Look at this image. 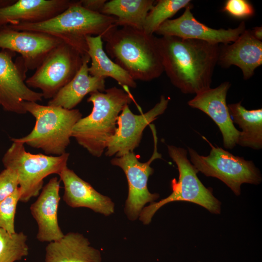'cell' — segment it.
Wrapping results in <instances>:
<instances>
[{"label": "cell", "mask_w": 262, "mask_h": 262, "mask_svg": "<svg viewBox=\"0 0 262 262\" xmlns=\"http://www.w3.org/2000/svg\"><path fill=\"white\" fill-rule=\"evenodd\" d=\"M158 41L164 72L173 85L184 94L211 88L219 44L172 36L158 37Z\"/></svg>", "instance_id": "1"}, {"label": "cell", "mask_w": 262, "mask_h": 262, "mask_svg": "<svg viewBox=\"0 0 262 262\" xmlns=\"http://www.w3.org/2000/svg\"><path fill=\"white\" fill-rule=\"evenodd\" d=\"M106 53L134 80L150 81L164 72L158 37L125 26L102 37Z\"/></svg>", "instance_id": "2"}, {"label": "cell", "mask_w": 262, "mask_h": 262, "mask_svg": "<svg viewBox=\"0 0 262 262\" xmlns=\"http://www.w3.org/2000/svg\"><path fill=\"white\" fill-rule=\"evenodd\" d=\"M133 100L129 91L116 87L90 94L87 101L93 104L92 112L76 123L72 137L90 154L100 157L115 133L120 113Z\"/></svg>", "instance_id": "3"}, {"label": "cell", "mask_w": 262, "mask_h": 262, "mask_svg": "<svg viewBox=\"0 0 262 262\" xmlns=\"http://www.w3.org/2000/svg\"><path fill=\"white\" fill-rule=\"evenodd\" d=\"M115 16L90 11L80 0L75 1L55 16L38 23H20L8 25L17 31L46 33L61 38L83 54H87L86 37H102L117 28Z\"/></svg>", "instance_id": "4"}, {"label": "cell", "mask_w": 262, "mask_h": 262, "mask_svg": "<svg viewBox=\"0 0 262 262\" xmlns=\"http://www.w3.org/2000/svg\"><path fill=\"white\" fill-rule=\"evenodd\" d=\"M23 106L27 113L35 118L34 127L27 135L12 138L11 140L41 149L48 155L60 156L65 153L73 127L82 118L80 110L32 101H24Z\"/></svg>", "instance_id": "5"}, {"label": "cell", "mask_w": 262, "mask_h": 262, "mask_svg": "<svg viewBox=\"0 0 262 262\" xmlns=\"http://www.w3.org/2000/svg\"><path fill=\"white\" fill-rule=\"evenodd\" d=\"M170 157L176 164L179 180L173 179L171 182L172 192L167 197L159 202H153L142 210L139 220L144 224H149L156 212L168 203L181 201L198 204L213 213L221 212V202L213 195L212 191L206 188L198 179V172L188 159L187 150L173 145H168Z\"/></svg>", "instance_id": "6"}, {"label": "cell", "mask_w": 262, "mask_h": 262, "mask_svg": "<svg viewBox=\"0 0 262 262\" xmlns=\"http://www.w3.org/2000/svg\"><path fill=\"white\" fill-rule=\"evenodd\" d=\"M12 142L2 162L5 168L11 169L17 174L19 201L27 202L39 195L45 178L53 174L59 175L67 166L69 154L66 152L60 156L33 154L26 150L24 144Z\"/></svg>", "instance_id": "7"}, {"label": "cell", "mask_w": 262, "mask_h": 262, "mask_svg": "<svg viewBox=\"0 0 262 262\" xmlns=\"http://www.w3.org/2000/svg\"><path fill=\"white\" fill-rule=\"evenodd\" d=\"M203 138L211 147L208 155H201L194 149L188 147L190 161L198 172L207 177L218 179L236 196L241 194L242 184L261 183L262 180L261 172L252 161L215 147L206 138L203 136Z\"/></svg>", "instance_id": "8"}, {"label": "cell", "mask_w": 262, "mask_h": 262, "mask_svg": "<svg viewBox=\"0 0 262 262\" xmlns=\"http://www.w3.org/2000/svg\"><path fill=\"white\" fill-rule=\"evenodd\" d=\"M87 54L64 41L48 54L25 83L30 88L40 89L43 98L50 99L73 79Z\"/></svg>", "instance_id": "9"}, {"label": "cell", "mask_w": 262, "mask_h": 262, "mask_svg": "<svg viewBox=\"0 0 262 262\" xmlns=\"http://www.w3.org/2000/svg\"><path fill=\"white\" fill-rule=\"evenodd\" d=\"M149 126L152 133L154 149L148 161L140 162L133 152L115 157L111 160V164L120 167L126 176L129 191L125 212L131 221L137 219L147 203L154 202L159 197L157 193H151L147 188L148 178L154 172L151 164L155 160L162 158L161 154L157 150L158 137L155 127L152 124Z\"/></svg>", "instance_id": "10"}, {"label": "cell", "mask_w": 262, "mask_h": 262, "mask_svg": "<svg viewBox=\"0 0 262 262\" xmlns=\"http://www.w3.org/2000/svg\"><path fill=\"white\" fill-rule=\"evenodd\" d=\"M64 41L49 34L17 31L8 25L0 28V48L21 55L16 64L26 72L36 69L48 54Z\"/></svg>", "instance_id": "11"}, {"label": "cell", "mask_w": 262, "mask_h": 262, "mask_svg": "<svg viewBox=\"0 0 262 262\" xmlns=\"http://www.w3.org/2000/svg\"><path fill=\"white\" fill-rule=\"evenodd\" d=\"M169 100V98L162 95L152 109L140 115L134 114L129 105L125 106L117 118L115 133L108 142L105 155L119 157L133 152L139 146L144 129L164 113Z\"/></svg>", "instance_id": "12"}, {"label": "cell", "mask_w": 262, "mask_h": 262, "mask_svg": "<svg viewBox=\"0 0 262 262\" xmlns=\"http://www.w3.org/2000/svg\"><path fill=\"white\" fill-rule=\"evenodd\" d=\"M15 55L7 49L0 51V106L5 111L22 115L27 113L24 101H41L43 96L26 85V73L13 61Z\"/></svg>", "instance_id": "13"}, {"label": "cell", "mask_w": 262, "mask_h": 262, "mask_svg": "<svg viewBox=\"0 0 262 262\" xmlns=\"http://www.w3.org/2000/svg\"><path fill=\"white\" fill-rule=\"evenodd\" d=\"M192 7L193 5L190 4L180 16L165 21L155 33L162 36H172L202 40L214 44H228L235 41L246 29L244 21L233 29L210 28L195 18L191 12Z\"/></svg>", "instance_id": "14"}, {"label": "cell", "mask_w": 262, "mask_h": 262, "mask_svg": "<svg viewBox=\"0 0 262 262\" xmlns=\"http://www.w3.org/2000/svg\"><path fill=\"white\" fill-rule=\"evenodd\" d=\"M230 85L229 82H225L215 88H209L196 94L187 103L190 107L205 113L214 122L227 149H232L236 146L240 133L234 125L226 102Z\"/></svg>", "instance_id": "15"}, {"label": "cell", "mask_w": 262, "mask_h": 262, "mask_svg": "<svg viewBox=\"0 0 262 262\" xmlns=\"http://www.w3.org/2000/svg\"><path fill=\"white\" fill-rule=\"evenodd\" d=\"M59 190L58 178L50 179L30 207L31 214L38 225L36 238L40 242L49 243L59 240L64 235L58 221Z\"/></svg>", "instance_id": "16"}, {"label": "cell", "mask_w": 262, "mask_h": 262, "mask_svg": "<svg viewBox=\"0 0 262 262\" xmlns=\"http://www.w3.org/2000/svg\"><path fill=\"white\" fill-rule=\"evenodd\" d=\"M58 175L64 184L63 198L68 206L87 208L105 216L114 213L115 204L110 197L98 193L67 166Z\"/></svg>", "instance_id": "17"}, {"label": "cell", "mask_w": 262, "mask_h": 262, "mask_svg": "<svg viewBox=\"0 0 262 262\" xmlns=\"http://www.w3.org/2000/svg\"><path fill=\"white\" fill-rule=\"evenodd\" d=\"M74 0H18L0 7V28L20 23H38L49 19L68 8Z\"/></svg>", "instance_id": "18"}, {"label": "cell", "mask_w": 262, "mask_h": 262, "mask_svg": "<svg viewBox=\"0 0 262 262\" xmlns=\"http://www.w3.org/2000/svg\"><path fill=\"white\" fill-rule=\"evenodd\" d=\"M218 64L225 68L237 66L244 79H249L262 65V41L256 39L250 30L246 29L232 44L220 47Z\"/></svg>", "instance_id": "19"}, {"label": "cell", "mask_w": 262, "mask_h": 262, "mask_svg": "<svg viewBox=\"0 0 262 262\" xmlns=\"http://www.w3.org/2000/svg\"><path fill=\"white\" fill-rule=\"evenodd\" d=\"M44 262H101L100 251L91 246L88 239L78 232H68L49 242Z\"/></svg>", "instance_id": "20"}, {"label": "cell", "mask_w": 262, "mask_h": 262, "mask_svg": "<svg viewBox=\"0 0 262 262\" xmlns=\"http://www.w3.org/2000/svg\"><path fill=\"white\" fill-rule=\"evenodd\" d=\"M90 57L83 59L82 65L73 79L51 99L48 105L73 109L88 94L105 90V79L90 75L88 71Z\"/></svg>", "instance_id": "21"}, {"label": "cell", "mask_w": 262, "mask_h": 262, "mask_svg": "<svg viewBox=\"0 0 262 262\" xmlns=\"http://www.w3.org/2000/svg\"><path fill=\"white\" fill-rule=\"evenodd\" d=\"M85 39L87 54L91 61V66L88 67L90 75L104 79L111 77L117 81L126 91H129V87H136L135 80L105 52L101 35H88Z\"/></svg>", "instance_id": "22"}, {"label": "cell", "mask_w": 262, "mask_h": 262, "mask_svg": "<svg viewBox=\"0 0 262 262\" xmlns=\"http://www.w3.org/2000/svg\"><path fill=\"white\" fill-rule=\"evenodd\" d=\"M233 123L241 129L237 145L255 150L262 148V109L247 110L238 103L228 104Z\"/></svg>", "instance_id": "23"}, {"label": "cell", "mask_w": 262, "mask_h": 262, "mask_svg": "<svg viewBox=\"0 0 262 262\" xmlns=\"http://www.w3.org/2000/svg\"><path fill=\"white\" fill-rule=\"evenodd\" d=\"M153 0H112L106 1L101 14L116 17L117 26L143 31L146 18L154 6Z\"/></svg>", "instance_id": "24"}, {"label": "cell", "mask_w": 262, "mask_h": 262, "mask_svg": "<svg viewBox=\"0 0 262 262\" xmlns=\"http://www.w3.org/2000/svg\"><path fill=\"white\" fill-rule=\"evenodd\" d=\"M147 14L143 32L153 34L165 21L170 19L179 10L191 4L190 0H159Z\"/></svg>", "instance_id": "25"}, {"label": "cell", "mask_w": 262, "mask_h": 262, "mask_svg": "<svg viewBox=\"0 0 262 262\" xmlns=\"http://www.w3.org/2000/svg\"><path fill=\"white\" fill-rule=\"evenodd\" d=\"M27 236L23 232L10 234L0 228V262L20 261L29 254Z\"/></svg>", "instance_id": "26"}, {"label": "cell", "mask_w": 262, "mask_h": 262, "mask_svg": "<svg viewBox=\"0 0 262 262\" xmlns=\"http://www.w3.org/2000/svg\"><path fill=\"white\" fill-rule=\"evenodd\" d=\"M18 188L10 196L0 202V228L10 234L15 233V217L16 208L20 200Z\"/></svg>", "instance_id": "27"}, {"label": "cell", "mask_w": 262, "mask_h": 262, "mask_svg": "<svg viewBox=\"0 0 262 262\" xmlns=\"http://www.w3.org/2000/svg\"><path fill=\"white\" fill-rule=\"evenodd\" d=\"M222 11L238 19L248 18L255 14L253 5L246 0H228L225 2Z\"/></svg>", "instance_id": "28"}, {"label": "cell", "mask_w": 262, "mask_h": 262, "mask_svg": "<svg viewBox=\"0 0 262 262\" xmlns=\"http://www.w3.org/2000/svg\"><path fill=\"white\" fill-rule=\"evenodd\" d=\"M19 187L16 172L5 168L0 173V202L12 194Z\"/></svg>", "instance_id": "29"}, {"label": "cell", "mask_w": 262, "mask_h": 262, "mask_svg": "<svg viewBox=\"0 0 262 262\" xmlns=\"http://www.w3.org/2000/svg\"><path fill=\"white\" fill-rule=\"evenodd\" d=\"M106 0H81V5L90 11L101 13V10L106 2Z\"/></svg>", "instance_id": "30"}, {"label": "cell", "mask_w": 262, "mask_h": 262, "mask_svg": "<svg viewBox=\"0 0 262 262\" xmlns=\"http://www.w3.org/2000/svg\"><path fill=\"white\" fill-rule=\"evenodd\" d=\"M252 34L258 40H262V28L261 27H256L252 30H250Z\"/></svg>", "instance_id": "31"}]
</instances>
